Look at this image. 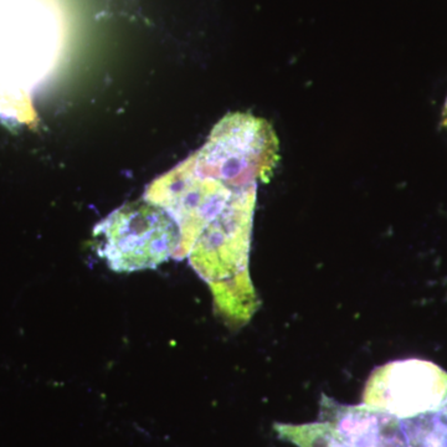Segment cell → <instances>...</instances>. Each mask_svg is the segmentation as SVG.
I'll return each instance as SVG.
<instances>
[{"mask_svg": "<svg viewBox=\"0 0 447 447\" xmlns=\"http://www.w3.org/2000/svg\"><path fill=\"white\" fill-rule=\"evenodd\" d=\"M62 36L51 0H0V117L28 121L31 93L54 70Z\"/></svg>", "mask_w": 447, "mask_h": 447, "instance_id": "1", "label": "cell"}, {"mask_svg": "<svg viewBox=\"0 0 447 447\" xmlns=\"http://www.w3.org/2000/svg\"><path fill=\"white\" fill-rule=\"evenodd\" d=\"M442 118H444V120H442V123H444L445 127H447V100H446V103H445L444 115H442Z\"/></svg>", "mask_w": 447, "mask_h": 447, "instance_id": "7", "label": "cell"}, {"mask_svg": "<svg viewBox=\"0 0 447 447\" xmlns=\"http://www.w3.org/2000/svg\"><path fill=\"white\" fill-rule=\"evenodd\" d=\"M406 447H447V399L435 410L401 420Z\"/></svg>", "mask_w": 447, "mask_h": 447, "instance_id": "6", "label": "cell"}, {"mask_svg": "<svg viewBox=\"0 0 447 447\" xmlns=\"http://www.w3.org/2000/svg\"><path fill=\"white\" fill-rule=\"evenodd\" d=\"M279 436L298 447H406L401 420L366 404L343 405L322 395L318 421L276 424Z\"/></svg>", "mask_w": 447, "mask_h": 447, "instance_id": "4", "label": "cell"}, {"mask_svg": "<svg viewBox=\"0 0 447 447\" xmlns=\"http://www.w3.org/2000/svg\"><path fill=\"white\" fill-rule=\"evenodd\" d=\"M98 255L116 272L156 268L182 240L178 222L166 209L151 202L123 205L96 226Z\"/></svg>", "mask_w": 447, "mask_h": 447, "instance_id": "2", "label": "cell"}, {"mask_svg": "<svg viewBox=\"0 0 447 447\" xmlns=\"http://www.w3.org/2000/svg\"><path fill=\"white\" fill-rule=\"evenodd\" d=\"M447 399V373L422 359L395 361L369 376L363 404L399 420L435 410Z\"/></svg>", "mask_w": 447, "mask_h": 447, "instance_id": "5", "label": "cell"}, {"mask_svg": "<svg viewBox=\"0 0 447 447\" xmlns=\"http://www.w3.org/2000/svg\"><path fill=\"white\" fill-rule=\"evenodd\" d=\"M276 136L266 121L250 115L225 117L193 159L204 173L236 187L256 185L277 161Z\"/></svg>", "mask_w": 447, "mask_h": 447, "instance_id": "3", "label": "cell"}]
</instances>
